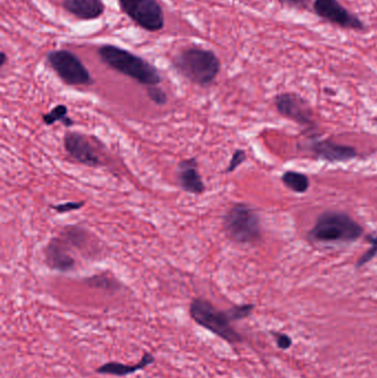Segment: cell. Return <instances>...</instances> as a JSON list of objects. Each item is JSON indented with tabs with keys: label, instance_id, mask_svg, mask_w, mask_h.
Returning a JSON list of instances; mask_svg holds the SVG:
<instances>
[{
	"label": "cell",
	"instance_id": "cell-21",
	"mask_svg": "<svg viewBox=\"0 0 377 378\" xmlns=\"http://www.w3.org/2000/svg\"><path fill=\"white\" fill-rule=\"evenodd\" d=\"M367 239L370 240L371 248L366 250V252L357 260L356 268H361V266L368 264L377 254V236H368Z\"/></svg>",
	"mask_w": 377,
	"mask_h": 378
},
{
	"label": "cell",
	"instance_id": "cell-25",
	"mask_svg": "<svg viewBox=\"0 0 377 378\" xmlns=\"http://www.w3.org/2000/svg\"><path fill=\"white\" fill-rule=\"evenodd\" d=\"M312 1L313 0H280V3H283V5L293 8H302V9L307 8V6L310 5Z\"/></svg>",
	"mask_w": 377,
	"mask_h": 378
},
{
	"label": "cell",
	"instance_id": "cell-11",
	"mask_svg": "<svg viewBox=\"0 0 377 378\" xmlns=\"http://www.w3.org/2000/svg\"><path fill=\"white\" fill-rule=\"evenodd\" d=\"M278 112L297 124H312L313 113L307 99L295 93H281L275 99Z\"/></svg>",
	"mask_w": 377,
	"mask_h": 378
},
{
	"label": "cell",
	"instance_id": "cell-3",
	"mask_svg": "<svg viewBox=\"0 0 377 378\" xmlns=\"http://www.w3.org/2000/svg\"><path fill=\"white\" fill-rule=\"evenodd\" d=\"M190 315L196 324L215 334L230 345L244 342L243 335L231 325L233 320L230 318L228 310H219L206 298H192L190 306Z\"/></svg>",
	"mask_w": 377,
	"mask_h": 378
},
{
	"label": "cell",
	"instance_id": "cell-18",
	"mask_svg": "<svg viewBox=\"0 0 377 378\" xmlns=\"http://www.w3.org/2000/svg\"><path fill=\"white\" fill-rule=\"evenodd\" d=\"M85 282L88 286H93V288H103L106 291H115L121 288V284L113 278L106 276V274H99V276H93L91 278L87 279Z\"/></svg>",
	"mask_w": 377,
	"mask_h": 378
},
{
	"label": "cell",
	"instance_id": "cell-19",
	"mask_svg": "<svg viewBox=\"0 0 377 378\" xmlns=\"http://www.w3.org/2000/svg\"><path fill=\"white\" fill-rule=\"evenodd\" d=\"M253 308H255L253 304H241V306H233V308L228 310V312H229L230 318H231L233 322H237L251 315Z\"/></svg>",
	"mask_w": 377,
	"mask_h": 378
},
{
	"label": "cell",
	"instance_id": "cell-22",
	"mask_svg": "<svg viewBox=\"0 0 377 378\" xmlns=\"http://www.w3.org/2000/svg\"><path fill=\"white\" fill-rule=\"evenodd\" d=\"M246 158H247V155H246L245 151H243V149H237V151H235L233 156H231V159H230L229 165H228L227 168L225 169L226 174L235 172L236 169H237L240 165H243Z\"/></svg>",
	"mask_w": 377,
	"mask_h": 378
},
{
	"label": "cell",
	"instance_id": "cell-5",
	"mask_svg": "<svg viewBox=\"0 0 377 378\" xmlns=\"http://www.w3.org/2000/svg\"><path fill=\"white\" fill-rule=\"evenodd\" d=\"M226 234L240 244H255L261 239V222L255 209L249 205L230 207L222 219Z\"/></svg>",
	"mask_w": 377,
	"mask_h": 378
},
{
	"label": "cell",
	"instance_id": "cell-10",
	"mask_svg": "<svg viewBox=\"0 0 377 378\" xmlns=\"http://www.w3.org/2000/svg\"><path fill=\"white\" fill-rule=\"evenodd\" d=\"M73 247L62 237L50 239L43 250V256L48 268L55 271L70 272L77 266V260L72 254Z\"/></svg>",
	"mask_w": 377,
	"mask_h": 378
},
{
	"label": "cell",
	"instance_id": "cell-7",
	"mask_svg": "<svg viewBox=\"0 0 377 378\" xmlns=\"http://www.w3.org/2000/svg\"><path fill=\"white\" fill-rule=\"evenodd\" d=\"M123 13L138 27L158 33L165 26V16L158 0H118Z\"/></svg>",
	"mask_w": 377,
	"mask_h": 378
},
{
	"label": "cell",
	"instance_id": "cell-24",
	"mask_svg": "<svg viewBox=\"0 0 377 378\" xmlns=\"http://www.w3.org/2000/svg\"><path fill=\"white\" fill-rule=\"evenodd\" d=\"M273 338L278 347L283 351H287L293 346V338H290L288 334L281 333V332H273Z\"/></svg>",
	"mask_w": 377,
	"mask_h": 378
},
{
	"label": "cell",
	"instance_id": "cell-15",
	"mask_svg": "<svg viewBox=\"0 0 377 378\" xmlns=\"http://www.w3.org/2000/svg\"><path fill=\"white\" fill-rule=\"evenodd\" d=\"M62 7L80 20L99 19L105 10L103 0H63Z\"/></svg>",
	"mask_w": 377,
	"mask_h": 378
},
{
	"label": "cell",
	"instance_id": "cell-17",
	"mask_svg": "<svg viewBox=\"0 0 377 378\" xmlns=\"http://www.w3.org/2000/svg\"><path fill=\"white\" fill-rule=\"evenodd\" d=\"M43 121L47 126L62 122L65 126L70 127L73 125V121L67 117V107L65 104H58L53 107L50 112L43 115Z\"/></svg>",
	"mask_w": 377,
	"mask_h": 378
},
{
	"label": "cell",
	"instance_id": "cell-9",
	"mask_svg": "<svg viewBox=\"0 0 377 378\" xmlns=\"http://www.w3.org/2000/svg\"><path fill=\"white\" fill-rule=\"evenodd\" d=\"M63 146L67 155L79 164L89 167H100L103 165L98 151L93 146L89 137L82 133H65Z\"/></svg>",
	"mask_w": 377,
	"mask_h": 378
},
{
	"label": "cell",
	"instance_id": "cell-26",
	"mask_svg": "<svg viewBox=\"0 0 377 378\" xmlns=\"http://www.w3.org/2000/svg\"><path fill=\"white\" fill-rule=\"evenodd\" d=\"M7 63V55L4 51L0 53V68H4V65Z\"/></svg>",
	"mask_w": 377,
	"mask_h": 378
},
{
	"label": "cell",
	"instance_id": "cell-6",
	"mask_svg": "<svg viewBox=\"0 0 377 378\" xmlns=\"http://www.w3.org/2000/svg\"><path fill=\"white\" fill-rule=\"evenodd\" d=\"M45 59L55 75L67 85L89 87L94 83L90 71L83 65L80 58L69 50H53L47 53Z\"/></svg>",
	"mask_w": 377,
	"mask_h": 378
},
{
	"label": "cell",
	"instance_id": "cell-8",
	"mask_svg": "<svg viewBox=\"0 0 377 378\" xmlns=\"http://www.w3.org/2000/svg\"><path fill=\"white\" fill-rule=\"evenodd\" d=\"M312 7L315 15L337 27L355 31L366 30V25L360 17L351 13L339 0H315Z\"/></svg>",
	"mask_w": 377,
	"mask_h": 378
},
{
	"label": "cell",
	"instance_id": "cell-2",
	"mask_svg": "<svg viewBox=\"0 0 377 378\" xmlns=\"http://www.w3.org/2000/svg\"><path fill=\"white\" fill-rule=\"evenodd\" d=\"M173 65L180 75L202 87H209L215 82L222 68L219 58L214 51L200 47L180 50L173 58Z\"/></svg>",
	"mask_w": 377,
	"mask_h": 378
},
{
	"label": "cell",
	"instance_id": "cell-14",
	"mask_svg": "<svg viewBox=\"0 0 377 378\" xmlns=\"http://www.w3.org/2000/svg\"><path fill=\"white\" fill-rule=\"evenodd\" d=\"M155 362V356L152 353L145 352L142 360L136 364H123L119 362H109L95 368V373L100 375L115 376V377H125L143 371L148 366L152 365Z\"/></svg>",
	"mask_w": 377,
	"mask_h": 378
},
{
	"label": "cell",
	"instance_id": "cell-13",
	"mask_svg": "<svg viewBox=\"0 0 377 378\" xmlns=\"http://www.w3.org/2000/svg\"><path fill=\"white\" fill-rule=\"evenodd\" d=\"M177 182L184 192L192 195H202L206 186L202 182L198 163L195 158L184 159L178 164Z\"/></svg>",
	"mask_w": 377,
	"mask_h": 378
},
{
	"label": "cell",
	"instance_id": "cell-23",
	"mask_svg": "<svg viewBox=\"0 0 377 378\" xmlns=\"http://www.w3.org/2000/svg\"><path fill=\"white\" fill-rule=\"evenodd\" d=\"M84 206V202H67L63 204L53 205L51 208L58 214H67V212H75Z\"/></svg>",
	"mask_w": 377,
	"mask_h": 378
},
{
	"label": "cell",
	"instance_id": "cell-1",
	"mask_svg": "<svg viewBox=\"0 0 377 378\" xmlns=\"http://www.w3.org/2000/svg\"><path fill=\"white\" fill-rule=\"evenodd\" d=\"M98 55L104 65L140 85L153 87L162 82V75L152 63L129 50L104 45L99 48Z\"/></svg>",
	"mask_w": 377,
	"mask_h": 378
},
{
	"label": "cell",
	"instance_id": "cell-4",
	"mask_svg": "<svg viewBox=\"0 0 377 378\" xmlns=\"http://www.w3.org/2000/svg\"><path fill=\"white\" fill-rule=\"evenodd\" d=\"M363 230L352 217L344 212H327L317 218L315 227L309 232L315 242H354L362 237Z\"/></svg>",
	"mask_w": 377,
	"mask_h": 378
},
{
	"label": "cell",
	"instance_id": "cell-20",
	"mask_svg": "<svg viewBox=\"0 0 377 378\" xmlns=\"http://www.w3.org/2000/svg\"><path fill=\"white\" fill-rule=\"evenodd\" d=\"M146 93L148 97H150L154 104L156 105H165L168 103V97L164 90L158 87V85H153V87H146Z\"/></svg>",
	"mask_w": 377,
	"mask_h": 378
},
{
	"label": "cell",
	"instance_id": "cell-16",
	"mask_svg": "<svg viewBox=\"0 0 377 378\" xmlns=\"http://www.w3.org/2000/svg\"><path fill=\"white\" fill-rule=\"evenodd\" d=\"M281 180L285 187L291 189L297 194H303L310 186V180L307 178V175L302 174V173L293 172V171L285 172L281 177Z\"/></svg>",
	"mask_w": 377,
	"mask_h": 378
},
{
	"label": "cell",
	"instance_id": "cell-12",
	"mask_svg": "<svg viewBox=\"0 0 377 378\" xmlns=\"http://www.w3.org/2000/svg\"><path fill=\"white\" fill-rule=\"evenodd\" d=\"M311 149L315 156L329 163L349 162L357 156L354 147L337 144L329 139L315 141L311 144Z\"/></svg>",
	"mask_w": 377,
	"mask_h": 378
}]
</instances>
